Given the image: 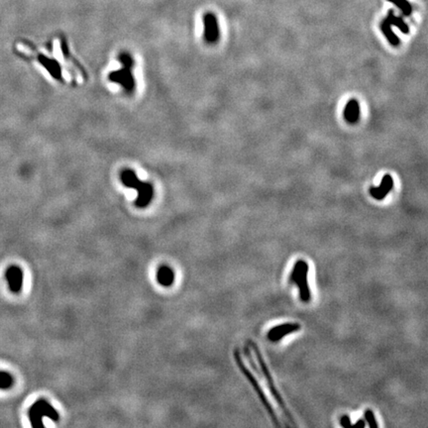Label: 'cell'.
<instances>
[{"instance_id": "3", "label": "cell", "mask_w": 428, "mask_h": 428, "mask_svg": "<svg viewBox=\"0 0 428 428\" xmlns=\"http://www.w3.org/2000/svg\"><path fill=\"white\" fill-rule=\"evenodd\" d=\"M121 180L125 186L135 188L137 190L138 195L135 205L138 208H145L150 204L154 196V188L151 183L140 180L137 174L132 170H124L122 171Z\"/></svg>"}, {"instance_id": "11", "label": "cell", "mask_w": 428, "mask_h": 428, "mask_svg": "<svg viewBox=\"0 0 428 428\" xmlns=\"http://www.w3.org/2000/svg\"><path fill=\"white\" fill-rule=\"evenodd\" d=\"M394 179L391 174H386L381 182V185L378 187L372 186L370 188V194L377 200H383L393 189Z\"/></svg>"}, {"instance_id": "2", "label": "cell", "mask_w": 428, "mask_h": 428, "mask_svg": "<svg viewBox=\"0 0 428 428\" xmlns=\"http://www.w3.org/2000/svg\"><path fill=\"white\" fill-rule=\"evenodd\" d=\"M121 67L110 73L109 82L120 86L126 93H133L136 88V81L134 78V61L130 54L121 53L118 57Z\"/></svg>"}, {"instance_id": "14", "label": "cell", "mask_w": 428, "mask_h": 428, "mask_svg": "<svg viewBox=\"0 0 428 428\" xmlns=\"http://www.w3.org/2000/svg\"><path fill=\"white\" fill-rule=\"evenodd\" d=\"M380 28H381L383 34L386 36V38L388 39L389 43L392 46H398V45H400V39H399V37L393 32L392 26L390 25V23L386 19H384L382 21V23L380 25Z\"/></svg>"}, {"instance_id": "1", "label": "cell", "mask_w": 428, "mask_h": 428, "mask_svg": "<svg viewBox=\"0 0 428 428\" xmlns=\"http://www.w3.org/2000/svg\"><path fill=\"white\" fill-rule=\"evenodd\" d=\"M24 48L28 50V53L22 52V55L37 61L56 81L62 84H81L84 81L85 72L71 56L65 41L60 56L46 55L31 46H25Z\"/></svg>"}, {"instance_id": "15", "label": "cell", "mask_w": 428, "mask_h": 428, "mask_svg": "<svg viewBox=\"0 0 428 428\" xmlns=\"http://www.w3.org/2000/svg\"><path fill=\"white\" fill-rule=\"evenodd\" d=\"M385 19L390 23V25H391V26H397V27H398V28H399L403 33H405V34H408V33H409L410 29H409V26L407 25V23L404 21V19H403L402 17L396 16L393 10H391V11L389 12L388 16H387Z\"/></svg>"}, {"instance_id": "9", "label": "cell", "mask_w": 428, "mask_h": 428, "mask_svg": "<svg viewBox=\"0 0 428 428\" xmlns=\"http://www.w3.org/2000/svg\"><path fill=\"white\" fill-rule=\"evenodd\" d=\"M301 329V325L298 323H283L280 325H276L268 331L267 338L271 342H279L285 336H287L291 333L299 331Z\"/></svg>"}, {"instance_id": "10", "label": "cell", "mask_w": 428, "mask_h": 428, "mask_svg": "<svg viewBox=\"0 0 428 428\" xmlns=\"http://www.w3.org/2000/svg\"><path fill=\"white\" fill-rule=\"evenodd\" d=\"M5 279L11 292L19 293L23 286L24 275L20 267L12 265L7 268L5 272Z\"/></svg>"}, {"instance_id": "5", "label": "cell", "mask_w": 428, "mask_h": 428, "mask_svg": "<svg viewBox=\"0 0 428 428\" xmlns=\"http://www.w3.org/2000/svg\"><path fill=\"white\" fill-rule=\"evenodd\" d=\"M249 344H250V346L252 347V349H253V351H254V353H255V356H256V359H257L258 364H259V366H260V368H261V371H262V373H263V376L265 377V379H266V381H267V385H268V387H269V390H270V392H271L272 396L274 397V399H275V400H276V402L278 403V405H279V407L281 408V410L283 411L284 415L287 418L288 422H290L291 426L296 427V424H295V422H294L293 418L290 416V414H289V412H288V410H287V408H286V406H285V402H284V400H283V398H282L281 394L279 393L278 389L276 388V386H275V384H274V380H273V378H272V375H271V373H270V371H269V369H268L267 364H266V363H265V361H264L263 355H262V353H261V351H260V349H259L257 344L253 342V341H249Z\"/></svg>"}, {"instance_id": "4", "label": "cell", "mask_w": 428, "mask_h": 428, "mask_svg": "<svg viewBox=\"0 0 428 428\" xmlns=\"http://www.w3.org/2000/svg\"><path fill=\"white\" fill-rule=\"evenodd\" d=\"M309 266L307 262L305 260H297L289 275V283L296 285L299 292V298L304 303L309 302L311 299V291L307 278Z\"/></svg>"}, {"instance_id": "21", "label": "cell", "mask_w": 428, "mask_h": 428, "mask_svg": "<svg viewBox=\"0 0 428 428\" xmlns=\"http://www.w3.org/2000/svg\"><path fill=\"white\" fill-rule=\"evenodd\" d=\"M352 427L357 428H364L366 427V422L364 420H359L355 425H352Z\"/></svg>"}, {"instance_id": "8", "label": "cell", "mask_w": 428, "mask_h": 428, "mask_svg": "<svg viewBox=\"0 0 428 428\" xmlns=\"http://www.w3.org/2000/svg\"><path fill=\"white\" fill-rule=\"evenodd\" d=\"M203 38L208 44H215L219 40V26L216 16L207 12L203 15Z\"/></svg>"}, {"instance_id": "16", "label": "cell", "mask_w": 428, "mask_h": 428, "mask_svg": "<svg viewBox=\"0 0 428 428\" xmlns=\"http://www.w3.org/2000/svg\"><path fill=\"white\" fill-rule=\"evenodd\" d=\"M15 384V379L12 374L6 371H0V390H10Z\"/></svg>"}, {"instance_id": "20", "label": "cell", "mask_w": 428, "mask_h": 428, "mask_svg": "<svg viewBox=\"0 0 428 428\" xmlns=\"http://www.w3.org/2000/svg\"><path fill=\"white\" fill-rule=\"evenodd\" d=\"M339 423H340V426H341L342 428H347L352 427L351 419H350V417H349V416H347V415H343L342 417L339 419Z\"/></svg>"}, {"instance_id": "12", "label": "cell", "mask_w": 428, "mask_h": 428, "mask_svg": "<svg viewBox=\"0 0 428 428\" xmlns=\"http://www.w3.org/2000/svg\"><path fill=\"white\" fill-rule=\"evenodd\" d=\"M360 117V105L356 99H351L347 102L344 109V118L350 124L358 122Z\"/></svg>"}, {"instance_id": "6", "label": "cell", "mask_w": 428, "mask_h": 428, "mask_svg": "<svg viewBox=\"0 0 428 428\" xmlns=\"http://www.w3.org/2000/svg\"><path fill=\"white\" fill-rule=\"evenodd\" d=\"M234 359H235V361H236V364H237L238 368L240 369V371L242 372V374L246 377V379L249 381V383H250V384H251V386L253 387L254 391L256 392V394H257V396L259 397V399H260V401H261L262 405H263V406H264V408L267 410V412H268L269 416L271 417V419H272V421H273L274 425H275L276 427L280 428V427H281V424L279 423V420H278V418H277V416H276V414H275V412H274V409L272 408V406L270 405V403H269L268 399L266 398V396H265V394H264V392H263L262 388L260 387V385H259V383H258L256 378H255V377H254V375H253V374L248 370V368L246 367V365L243 363V360H242V358H241V355H240V352H239V350H238V349H235V351H234Z\"/></svg>"}, {"instance_id": "19", "label": "cell", "mask_w": 428, "mask_h": 428, "mask_svg": "<svg viewBox=\"0 0 428 428\" xmlns=\"http://www.w3.org/2000/svg\"><path fill=\"white\" fill-rule=\"evenodd\" d=\"M245 355L247 356V359H248V361H249L250 365L252 366V368L255 370L256 374H258V375L261 377V376H262V375H261V372L258 370L257 365H256V363H255V362H254V360H253V357H252V355H251V353H250V348H249L248 346H245Z\"/></svg>"}, {"instance_id": "13", "label": "cell", "mask_w": 428, "mask_h": 428, "mask_svg": "<svg viewBox=\"0 0 428 428\" xmlns=\"http://www.w3.org/2000/svg\"><path fill=\"white\" fill-rule=\"evenodd\" d=\"M157 281L165 287H169L174 282V273L169 266H161L157 271Z\"/></svg>"}, {"instance_id": "17", "label": "cell", "mask_w": 428, "mask_h": 428, "mask_svg": "<svg viewBox=\"0 0 428 428\" xmlns=\"http://www.w3.org/2000/svg\"><path fill=\"white\" fill-rule=\"evenodd\" d=\"M395 4L405 16H410L413 13V7L408 0H388Z\"/></svg>"}, {"instance_id": "18", "label": "cell", "mask_w": 428, "mask_h": 428, "mask_svg": "<svg viewBox=\"0 0 428 428\" xmlns=\"http://www.w3.org/2000/svg\"><path fill=\"white\" fill-rule=\"evenodd\" d=\"M364 418H365V420H366V422H367V425H368L370 428H377L379 427V426H378V424H377V421H376V418H375V415H374L373 411H371V410H366V411L364 412Z\"/></svg>"}, {"instance_id": "7", "label": "cell", "mask_w": 428, "mask_h": 428, "mask_svg": "<svg viewBox=\"0 0 428 428\" xmlns=\"http://www.w3.org/2000/svg\"><path fill=\"white\" fill-rule=\"evenodd\" d=\"M28 418L33 428H44L43 418H48L53 422H59V413L44 399L35 402L28 411Z\"/></svg>"}]
</instances>
